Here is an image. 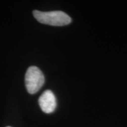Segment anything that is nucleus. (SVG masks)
<instances>
[{
    "label": "nucleus",
    "mask_w": 127,
    "mask_h": 127,
    "mask_svg": "<svg viewBox=\"0 0 127 127\" xmlns=\"http://www.w3.org/2000/svg\"><path fill=\"white\" fill-rule=\"evenodd\" d=\"M33 15L40 23L54 26H63L71 22V18L61 11L42 12L35 10L33 11Z\"/></svg>",
    "instance_id": "f257e3e1"
},
{
    "label": "nucleus",
    "mask_w": 127,
    "mask_h": 127,
    "mask_svg": "<svg viewBox=\"0 0 127 127\" xmlns=\"http://www.w3.org/2000/svg\"><path fill=\"white\" fill-rule=\"evenodd\" d=\"M45 82V78L40 68L36 66H31L28 68L25 83L28 92L30 94H34L40 89Z\"/></svg>",
    "instance_id": "f03ea898"
},
{
    "label": "nucleus",
    "mask_w": 127,
    "mask_h": 127,
    "mask_svg": "<svg viewBox=\"0 0 127 127\" xmlns=\"http://www.w3.org/2000/svg\"><path fill=\"white\" fill-rule=\"evenodd\" d=\"M39 104L41 109L45 113L53 112L56 108V98L51 91H45L39 98Z\"/></svg>",
    "instance_id": "7ed1b4c3"
},
{
    "label": "nucleus",
    "mask_w": 127,
    "mask_h": 127,
    "mask_svg": "<svg viewBox=\"0 0 127 127\" xmlns=\"http://www.w3.org/2000/svg\"></svg>",
    "instance_id": "20e7f679"
}]
</instances>
